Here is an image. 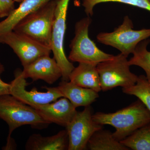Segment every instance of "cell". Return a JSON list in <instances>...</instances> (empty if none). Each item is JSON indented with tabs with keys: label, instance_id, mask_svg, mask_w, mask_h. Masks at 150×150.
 Listing matches in <instances>:
<instances>
[{
	"label": "cell",
	"instance_id": "obj_22",
	"mask_svg": "<svg viewBox=\"0 0 150 150\" xmlns=\"http://www.w3.org/2000/svg\"><path fill=\"white\" fill-rule=\"evenodd\" d=\"M14 0H0V18L8 16L15 9Z\"/></svg>",
	"mask_w": 150,
	"mask_h": 150
},
{
	"label": "cell",
	"instance_id": "obj_4",
	"mask_svg": "<svg viewBox=\"0 0 150 150\" xmlns=\"http://www.w3.org/2000/svg\"><path fill=\"white\" fill-rule=\"evenodd\" d=\"M91 22V19L88 16L75 25V36L70 43L71 51L68 57L70 62L97 66L114 57L100 50L89 37L88 28Z\"/></svg>",
	"mask_w": 150,
	"mask_h": 150
},
{
	"label": "cell",
	"instance_id": "obj_20",
	"mask_svg": "<svg viewBox=\"0 0 150 150\" xmlns=\"http://www.w3.org/2000/svg\"><path fill=\"white\" fill-rule=\"evenodd\" d=\"M122 91L126 94L137 97L150 111V82L146 76H139L135 85L129 87L123 88Z\"/></svg>",
	"mask_w": 150,
	"mask_h": 150
},
{
	"label": "cell",
	"instance_id": "obj_14",
	"mask_svg": "<svg viewBox=\"0 0 150 150\" xmlns=\"http://www.w3.org/2000/svg\"><path fill=\"white\" fill-rule=\"evenodd\" d=\"M69 144V137L65 130L50 137L33 134L28 138L25 149L28 150H68Z\"/></svg>",
	"mask_w": 150,
	"mask_h": 150
},
{
	"label": "cell",
	"instance_id": "obj_1",
	"mask_svg": "<svg viewBox=\"0 0 150 150\" xmlns=\"http://www.w3.org/2000/svg\"><path fill=\"white\" fill-rule=\"evenodd\" d=\"M93 119L98 124L115 128L113 137L120 141L150 122V111L139 99L127 107L112 113L97 112Z\"/></svg>",
	"mask_w": 150,
	"mask_h": 150
},
{
	"label": "cell",
	"instance_id": "obj_16",
	"mask_svg": "<svg viewBox=\"0 0 150 150\" xmlns=\"http://www.w3.org/2000/svg\"><path fill=\"white\" fill-rule=\"evenodd\" d=\"M96 65L79 63L71 73L69 81L85 88L91 89L98 93L101 91L99 74Z\"/></svg>",
	"mask_w": 150,
	"mask_h": 150
},
{
	"label": "cell",
	"instance_id": "obj_24",
	"mask_svg": "<svg viewBox=\"0 0 150 150\" xmlns=\"http://www.w3.org/2000/svg\"><path fill=\"white\" fill-rule=\"evenodd\" d=\"M16 2L20 3L23 0H14Z\"/></svg>",
	"mask_w": 150,
	"mask_h": 150
},
{
	"label": "cell",
	"instance_id": "obj_15",
	"mask_svg": "<svg viewBox=\"0 0 150 150\" xmlns=\"http://www.w3.org/2000/svg\"><path fill=\"white\" fill-rule=\"evenodd\" d=\"M51 0H23L17 8L0 22V35L13 30L22 19Z\"/></svg>",
	"mask_w": 150,
	"mask_h": 150
},
{
	"label": "cell",
	"instance_id": "obj_12",
	"mask_svg": "<svg viewBox=\"0 0 150 150\" xmlns=\"http://www.w3.org/2000/svg\"><path fill=\"white\" fill-rule=\"evenodd\" d=\"M22 74L25 79L33 81L41 80L52 84L62 77V71L56 60L50 55H45L23 67Z\"/></svg>",
	"mask_w": 150,
	"mask_h": 150
},
{
	"label": "cell",
	"instance_id": "obj_8",
	"mask_svg": "<svg viewBox=\"0 0 150 150\" xmlns=\"http://www.w3.org/2000/svg\"><path fill=\"white\" fill-rule=\"evenodd\" d=\"M91 107L86 106L81 111H77L72 121L66 127L69 137L68 150H83L96 131L102 129V125L93 119Z\"/></svg>",
	"mask_w": 150,
	"mask_h": 150
},
{
	"label": "cell",
	"instance_id": "obj_2",
	"mask_svg": "<svg viewBox=\"0 0 150 150\" xmlns=\"http://www.w3.org/2000/svg\"><path fill=\"white\" fill-rule=\"evenodd\" d=\"M0 118L7 123L8 137L5 150L15 147L12 133L21 126L29 125L34 128H46L51 124L40 116L35 108L25 104L9 94L0 96Z\"/></svg>",
	"mask_w": 150,
	"mask_h": 150
},
{
	"label": "cell",
	"instance_id": "obj_10",
	"mask_svg": "<svg viewBox=\"0 0 150 150\" xmlns=\"http://www.w3.org/2000/svg\"><path fill=\"white\" fill-rule=\"evenodd\" d=\"M14 79L10 83V94L25 104L33 107L36 105L54 102L63 97L57 87H45L47 91H38L33 88L31 91L26 89L28 83L22 74V71L16 69L14 73Z\"/></svg>",
	"mask_w": 150,
	"mask_h": 150
},
{
	"label": "cell",
	"instance_id": "obj_13",
	"mask_svg": "<svg viewBox=\"0 0 150 150\" xmlns=\"http://www.w3.org/2000/svg\"><path fill=\"white\" fill-rule=\"evenodd\" d=\"M63 95L76 108L90 106L99 97L98 93L91 89L85 88L71 82L62 81L57 86Z\"/></svg>",
	"mask_w": 150,
	"mask_h": 150
},
{
	"label": "cell",
	"instance_id": "obj_17",
	"mask_svg": "<svg viewBox=\"0 0 150 150\" xmlns=\"http://www.w3.org/2000/svg\"><path fill=\"white\" fill-rule=\"evenodd\" d=\"M87 148L91 150H130L113 137L111 131L102 129L96 131L89 140Z\"/></svg>",
	"mask_w": 150,
	"mask_h": 150
},
{
	"label": "cell",
	"instance_id": "obj_3",
	"mask_svg": "<svg viewBox=\"0 0 150 150\" xmlns=\"http://www.w3.org/2000/svg\"><path fill=\"white\" fill-rule=\"evenodd\" d=\"M58 0H51L22 19L13 31L51 48V33Z\"/></svg>",
	"mask_w": 150,
	"mask_h": 150
},
{
	"label": "cell",
	"instance_id": "obj_11",
	"mask_svg": "<svg viewBox=\"0 0 150 150\" xmlns=\"http://www.w3.org/2000/svg\"><path fill=\"white\" fill-rule=\"evenodd\" d=\"M33 108L49 123H56L65 127L72 121L77 112L76 108L65 97L61 98L51 103Z\"/></svg>",
	"mask_w": 150,
	"mask_h": 150
},
{
	"label": "cell",
	"instance_id": "obj_7",
	"mask_svg": "<svg viewBox=\"0 0 150 150\" xmlns=\"http://www.w3.org/2000/svg\"><path fill=\"white\" fill-rule=\"evenodd\" d=\"M70 0H58L55 9L52 33L51 49L62 71V81H69V76L75 67L66 56L64 40L67 29V10Z\"/></svg>",
	"mask_w": 150,
	"mask_h": 150
},
{
	"label": "cell",
	"instance_id": "obj_5",
	"mask_svg": "<svg viewBox=\"0 0 150 150\" xmlns=\"http://www.w3.org/2000/svg\"><path fill=\"white\" fill-rule=\"evenodd\" d=\"M127 57L120 53L97 65L101 91H106L118 86L129 87L136 84L138 76L130 71Z\"/></svg>",
	"mask_w": 150,
	"mask_h": 150
},
{
	"label": "cell",
	"instance_id": "obj_19",
	"mask_svg": "<svg viewBox=\"0 0 150 150\" xmlns=\"http://www.w3.org/2000/svg\"><path fill=\"white\" fill-rule=\"evenodd\" d=\"M150 40H142L137 45L133 52V57L129 60V65L142 68L146 73V77L150 82V51L147 50Z\"/></svg>",
	"mask_w": 150,
	"mask_h": 150
},
{
	"label": "cell",
	"instance_id": "obj_18",
	"mask_svg": "<svg viewBox=\"0 0 150 150\" xmlns=\"http://www.w3.org/2000/svg\"><path fill=\"white\" fill-rule=\"evenodd\" d=\"M120 142L129 149L150 150V122Z\"/></svg>",
	"mask_w": 150,
	"mask_h": 150
},
{
	"label": "cell",
	"instance_id": "obj_23",
	"mask_svg": "<svg viewBox=\"0 0 150 150\" xmlns=\"http://www.w3.org/2000/svg\"><path fill=\"white\" fill-rule=\"evenodd\" d=\"M5 71V68L3 64L0 62V96L4 94H10V83H8L2 81L1 75Z\"/></svg>",
	"mask_w": 150,
	"mask_h": 150
},
{
	"label": "cell",
	"instance_id": "obj_25",
	"mask_svg": "<svg viewBox=\"0 0 150 150\" xmlns=\"http://www.w3.org/2000/svg\"><path fill=\"white\" fill-rule=\"evenodd\" d=\"M147 1H149L150 2V0H147Z\"/></svg>",
	"mask_w": 150,
	"mask_h": 150
},
{
	"label": "cell",
	"instance_id": "obj_6",
	"mask_svg": "<svg viewBox=\"0 0 150 150\" xmlns=\"http://www.w3.org/2000/svg\"><path fill=\"white\" fill-rule=\"evenodd\" d=\"M133 23L129 16L124 18L122 24L110 33H100L97 36L100 43L118 49L128 56L133 54L137 45L150 37V28L139 30L133 29Z\"/></svg>",
	"mask_w": 150,
	"mask_h": 150
},
{
	"label": "cell",
	"instance_id": "obj_21",
	"mask_svg": "<svg viewBox=\"0 0 150 150\" xmlns=\"http://www.w3.org/2000/svg\"><path fill=\"white\" fill-rule=\"evenodd\" d=\"M123 3L144 9L150 12V2L147 0H83L82 6L87 16H90L93 13L95 6L100 3L105 2Z\"/></svg>",
	"mask_w": 150,
	"mask_h": 150
},
{
	"label": "cell",
	"instance_id": "obj_9",
	"mask_svg": "<svg viewBox=\"0 0 150 150\" xmlns=\"http://www.w3.org/2000/svg\"><path fill=\"white\" fill-rule=\"evenodd\" d=\"M0 43L6 44L12 49L23 67L41 56L50 55L52 52L50 47L13 30L0 35Z\"/></svg>",
	"mask_w": 150,
	"mask_h": 150
}]
</instances>
